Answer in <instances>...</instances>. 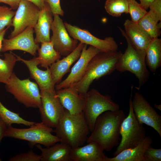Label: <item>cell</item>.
<instances>
[{
    "instance_id": "cell-23",
    "label": "cell",
    "mask_w": 161,
    "mask_h": 161,
    "mask_svg": "<svg viewBox=\"0 0 161 161\" xmlns=\"http://www.w3.org/2000/svg\"><path fill=\"white\" fill-rule=\"evenodd\" d=\"M152 142L150 136H146L137 146L124 150L114 157H107L106 161H145L144 153Z\"/></svg>"
},
{
    "instance_id": "cell-39",
    "label": "cell",
    "mask_w": 161,
    "mask_h": 161,
    "mask_svg": "<svg viewBox=\"0 0 161 161\" xmlns=\"http://www.w3.org/2000/svg\"><path fill=\"white\" fill-rule=\"evenodd\" d=\"M8 28V27L5 28L3 30L0 31V52L1 51L2 42L4 39V36Z\"/></svg>"
},
{
    "instance_id": "cell-26",
    "label": "cell",
    "mask_w": 161,
    "mask_h": 161,
    "mask_svg": "<svg viewBox=\"0 0 161 161\" xmlns=\"http://www.w3.org/2000/svg\"><path fill=\"white\" fill-rule=\"evenodd\" d=\"M38 51L40 65L45 68L49 67L61 58V55L55 49L51 41L41 43Z\"/></svg>"
},
{
    "instance_id": "cell-40",
    "label": "cell",
    "mask_w": 161,
    "mask_h": 161,
    "mask_svg": "<svg viewBox=\"0 0 161 161\" xmlns=\"http://www.w3.org/2000/svg\"><path fill=\"white\" fill-rule=\"evenodd\" d=\"M154 107L160 111L161 110V105H157L156 104H154Z\"/></svg>"
},
{
    "instance_id": "cell-7",
    "label": "cell",
    "mask_w": 161,
    "mask_h": 161,
    "mask_svg": "<svg viewBox=\"0 0 161 161\" xmlns=\"http://www.w3.org/2000/svg\"><path fill=\"white\" fill-rule=\"evenodd\" d=\"M84 97L85 104L83 112L91 132L100 115L107 111L120 109L119 105L113 100L110 95H103L95 89L88 91Z\"/></svg>"
},
{
    "instance_id": "cell-8",
    "label": "cell",
    "mask_w": 161,
    "mask_h": 161,
    "mask_svg": "<svg viewBox=\"0 0 161 161\" xmlns=\"http://www.w3.org/2000/svg\"><path fill=\"white\" fill-rule=\"evenodd\" d=\"M132 94L129 102V113L121 125L120 142L114 153L115 156L122 151L134 148L138 145L144 139L146 130L143 124L140 123L134 113L132 105Z\"/></svg>"
},
{
    "instance_id": "cell-5",
    "label": "cell",
    "mask_w": 161,
    "mask_h": 161,
    "mask_svg": "<svg viewBox=\"0 0 161 161\" xmlns=\"http://www.w3.org/2000/svg\"><path fill=\"white\" fill-rule=\"evenodd\" d=\"M53 130L43 122L35 123L30 128L18 129L7 126L4 137L28 141L30 145H34L39 144L48 147L61 140L56 135L52 134Z\"/></svg>"
},
{
    "instance_id": "cell-13",
    "label": "cell",
    "mask_w": 161,
    "mask_h": 161,
    "mask_svg": "<svg viewBox=\"0 0 161 161\" xmlns=\"http://www.w3.org/2000/svg\"><path fill=\"white\" fill-rule=\"evenodd\" d=\"M64 24L70 36L80 42L95 47L102 52L118 50V45L112 37L100 39L93 35L86 29H82L67 22H64Z\"/></svg>"
},
{
    "instance_id": "cell-18",
    "label": "cell",
    "mask_w": 161,
    "mask_h": 161,
    "mask_svg": "<svg viewBox=\"0 0 161 161\" xmlns=\"http://www.w3.org/2000/svg\"><path fill=\"white\" fill-rule=\"evenodd\" d=\"M84 44L79 42L70 54L52 64L49 67L53 82L55 85L60 83L64 75L69 72L72 64L80 57Z\"/></svg>"
},
{
    "instance_id": "cell-19",
    "label": "cell",
    "mask_w": 161,
    "mask_h": 161,
    "mask_svg": "<svg viewBox=\"0 0 161 161\" xmlns=\"http://www.w3.org/2000/svg\"><path fill=\"white\" fill-rule=\"evenodd\" d=\"M52 15L49 5L45 2L40 10L37 22L34 27L36 35L34 39L35 43L50 41V33L53 21Z\"/></svg>"
},
{
    "instance_id": "cell-1",
    "label": "cell",
    "mask_w": 161,
    "mask_h": 161,
    "mask_svg": "<svg viewBox=\"0 0 161 161\" xmlns=\"http://www.w3.org/2000/svg\"><path fill=\"white\" fill-rule=\"evenodd\" d=\"M125 117L122 109L103 113L97 118L87 143L95 142L103 151H111L119 143L121 125Z\"/></svg>"
},
{
    "instance_id": "cell-24",
    "label": "cell",
    "mask_w": 161,
    "mask_h": 161,
    "mask_svg": "<svg viewBox=\"0 0 161 161\" xmlns=\"http://www.w3.org/2000/svg\"><path fill=\"white\" fill-rule=\"evenodd\" d=\"M145 51L147 66L152 73L156 72L161 66V39H152Z\"/></svg>"
},
{
    "instance_id": "cell-28",
    "label": "cell",
    "mask_w": 161,
    "mask_h": 161,
    "mask_svg": "<svg viewBox=\"0 0 161 161\" xmlns=\"http://www.w3.org/2000/svg\"><path fill=\"white\" fill-rule=\"evenodd\" d=\"M0 117L7 126L13 124H23L30 126L35 122L27 121L20 116L18 113L12 112L5 107L0 100Z\"/></svg>"
},
{
    "instance_id": "cell-21",
    "label": "cell",
    "mask_w": 161,
    "mask_h": 161,
    "mask_svg": "<svg viewBox=\"0 0 161 161\" xmlns=\"http://www.w3.org/2000/svg\"><path fill=\"white\" fill-rule=\"evenodd\" d=\"M123 26L124 31L133 45L138 49L145 50L152 39L137 23L131 20L126 19Z\"/></svg>"
},
{
    "instance_id": "cell-41",
    "label": "cell",
    "mask_w": 161,
    "mask_h": 161,
    "mask_svg": "<svg viewBox=\"0 0 161 161\" xmlns=\"http://www.w3.org/2000/svg\"><path fill=\"white\" fill-rule=\"evenodd\" d=\"M1 159L0 158V161H1Z\"/></svg>"
},
{
    "instance_id": "cell-25",
    "label": "cell",
    "mask_w": 161,
    "mask_h": 161,
    "mask_svg": "<svg viewBox=\"0 0 161 161\" xmlns=\"http://www.w3.org/2000/svg\"><path fill=\"white\" fill-rule=\"evenodd\" d=\"M161 16L149 10L138 22L139 26L152 39L158 38L160 34Z\"/></svg>"
},
{
    "instance_id": "cell-36",
    "label": "cell",
    "mask_w": 161,
    "mask_h": 161,
    "mask_svg": "<svg viewBox=\"0 0 161 161\" xmlns=\"http://www.w3.org/2000/svg\"><path fill=\"white\" fill-rule=\"evenodd\" d=\"M7 126L0 117V143L2 138L4 137V134Z\"/></svg>"
},
{
    "instance_id": "cell-20",
    "label": "cell",
    "mask_w": 161,
    "mask_h": 161,
    "mask_svg": "<svg viewBox=\"0 0 161 161\" xmlns=\"http://www.w3.org/2000/svg\"><path fill=\"white\" fill-rule=\"evenodd\" d=\"M84 145L71 148V161H106L107 157L103 151L95 142Z\"/></svg>"
},
{
    "instance_id": "cell-12",
    "label": "cell",
    "mask_w": 161,
    "mask_h": 161,
    "mask_svg": "<svg viewBox=\"0 0 161 161\" xmlns=\"http://www.w3.org/2000/svg\"><path fill=\"white\" fill-rule=\"evenodd\" d=\"M53 15L51 29L52 35L50 38V41L55 49L61 55L66 56L76 48L79 41L71 38L59 15L57 14Z\"/></svg>"
},
{
    "instance_id": "cell-2",
    "label": "cell",
    "mask_w": 161,
    "mask_h": 161,
    "mask_svg": "<svg viewBox=\"0 0 161 161\" xmlns=\"http://www.w3.org/2000/svg\"><path fill=\"white\" fill-rule=\"evenodd\" d=\"M122 53L117 50L97 54L89 61L83 77L73 87L84 97L94 81L110 75L116 70Z\"/></svg>"
},
{
    "instance_id": "cell-14",
    "label": "cell",
    "mask_w": 161,
    "mask_h": 161,
    "mask_svg": "<svg viewBox=\"0 0 161 161\" xmlns=\"http://www.w3.org/2000/svg\"><path fill=\"white\" fill-rule=\"evenodd\" d=\"M87 45L84 44L81 55L68 76L63 80L57 84V90L72 87L75 85L82 78L86 70L91 59L101 51L97 48L90 46L87 48Z\"/></svg>"
},
{
    "instance_id": "cell-4",
    "label": "cell",
    "mask_w": 161,
    "mask_h": 161,
    "mask_svg": "<svg viewBox=\"0 0 161 161\" xmlns=\"http://www.w3.org/2000/svg\"><path fill=\"white\" fill-rule=\"evenodd\" d=\"M127 41V46L117 64L116 70L123 72L129 71L134 74L138 80L139 90L148 80L150 72L145 61V51L137 49L132 44L124 31L118 27Z\"/></svg>"
},
{
    "instance_id": "cell-11",
    "label": "cell",
    "mask_w": 161,
    "mask_h": 161,
    "mask_svg": "<svg viewBox=\"0 0 161 161\" xmlns=\"http://www.w3.org/2000/svg\"><path fill=\"white\" fill-rule=\"evenodd\" d=\"M131 103L134 113L139 122L152 127L161 137V116L138 92L135 93Z\"/></svg>"
},
{
    "instance_id": "cell-22",
    "label": "cell",
    "mask_w": 161,
    "mask_h": 161,
    "mask_svg": "<svg viewBox=\"0 0 161 161\" xmlns=\"http://www.w3.org/2000/svg\"><path fill=\"white\" fill-rule=\"evenodd\" d=\"M36 146L41 152V161H71V148L60 142L46 148L38 144Z\"/></svg>"
},
{
    "instance_id": "cell-30",
    "label": "cell",
    "mask_w": 161,
    "mask_h": 161,
    "mask_svg": "<svg viewBox=\"0 0 161 161\" xmlns=\"http://www.w3.org/2000/svg\"><path fill=\"white\" fill-rule=\"evenodd\" d=\"M147 13L146 10L140 3L135 0H129V13L130 14L132 21L138 23Z\"/></svg>"
},
{
    "instance_id": "cell-16",
    "label": "cell",
    "mask_w": 161,
    "mask_h": 161,
    "mask_svg": "<svg viewBox=\"0 0 161 161\" xmlns=\"http://www.w3.org/2000/svg\"><path fill=\"white\" fill-rule=\"evenodd\" d=\"M18 61L23 62L28 68L31 77L35 81L41 91L55 94V85L54 84L49 67L45 70L40 69L38 66L40 61L38 58L34 57L30 60L24 59L13 53Z\"/></svg>"
},
{
    "instance_id": "cell-34",
    "label": "cell",
    "mask_w": 161,
    "mask_h": 161,
    "mask_svg": "<svg viewBox=\"0 0 161 161\" xmlns=\"http://www.w3.org/2000/svg\"><path fill=\"white\" fill-rule=\"evenodd\" d=\"M45 1L49 5L53 15L57 14L64 16V12L61 7L60 0H45Z\"/></svg>"
},
{
    "instance_id": "cell-32",
    "label": "cell",
    "mask_w": 161,
    "mask_h": 161,
    "mask_svg": "<svg viewBox=\"0 0 161 161\" xmlns=\"http://www.w3.org/2000/svg\"><path fill=\"white\" fill-rule=\"evenodd\" d=\"M41 155L35 154L32 150L22 153L11 157L10 161H40Z\"/></svg>"
},
{
    "instance_id": "cell-10",
    "label": "cell",
    "mask_w": 161,
    "mask_h": 161,
    "mask_svg": "<svg viewBox=\"0 0 161 161\" xmlns=\"http://www.w3.org/2000/svg\"><path fill=\"white\" fill-rule=\"evenodd\" d=\"M41 104L38 108L42 122L47 126L55 128L64 115L65 109L56 94L41 91Z\"/></svg>"
},
{
    "instance_id": "cell-35",
    "label": "cell",
    "mask_w": 161,
    "mask_h": 161,
    "mask_svg": "<svg viewBox=\"0 0 161 161\" xmlns=\"http://www.w3.org/2000/svg\"><path fill=\"white\" fill-rule=\"evenodd\" d=\"M20 0H0V2L7 4L13 10L17 9Z\"/></svg>"
},
{
    "instance_id": "cell-17",
    "label": "cell",
    "mask_w": 161,
    "mask_h": 161,
    "mask_svg": "<svg viewBox=\"0 0 161 161\" xmlns=\"http://www.w3.org/2000/svg\"><path fill=\"white\" fill-rule=\"evenodd\" d=\"M56 95L64 109L72 114L83 112L85 104L84 97L73 87L61 89Z\"/></svg>"
},
{
    "instance_id": "cell-3",
    "label": "cell",
    "mask_w": 161,
    "mask_h": 161,
    "mask_svg": "<svg viewBox=\"0 0 161 161\" xmlns=\"http://www.w3.org/2000/svg\"><path fill=\"white\" fill-rule=\"evenodd\" d=\"M53 131L60 139V142L73 148L83 145L90 131L83 112L72 114L65 110L64 115Z\"/></svg>"
},
{
    "instance_id": "cell-6",
    "label": "cell",
    "mask_w": 161,
    "mask_h": 161,
    "mask_svg": "<svg viewBox=\"0 0 161 161\" xmlns=\"http://www.w3.org/2000/svg\"><path fill=\"white\" fill-rule=\"evenodd\" d=\"M5 84L7 91L26 107L39 108L41 106V92L36 83L29 78L21 80L13 72Z\"/></svg>"
},
{
    "instance_id": "cell-15",
    "label": "cell",
    "mask_w": 161,
    "mask_h": 161,
    "mask_svg": "<svg viewBox=\"0 0 161 161\" xmlns=\"http://www.w3.org/2000/svg\"><path fill=\"white\" fill-rule=\"evenodd\" d=\"M34 31V27H29L13 38H4L1 51L21 50L35 56L40 47L39 44L35 42Z\"/></svg>"
},
{
    "instance_id": "cell-9",
    "label": "cell",
    "mask_w": 161,
    "mask_h": 161,
    "mask_svg": "<svg viewBox=\"0 0 161 161\" xmlns=\"http://www.w3.org/2000/svg\"><path fill=\"white\" fill-rule=\"evenodd\" d=\"M40 10L35 5L27 0H20L17 10L12 19L14 29L8 36L13 38L28 27H34Z\"/></svg>"
},
{
    "instance_id": "cell-31",
    "label": "cell",
    "mask_w": 161,
    "mask_h": 161,
    "mask_svg": "<svg viewBox=\"0 0 161 161\" xmlns=\"http://www.w3.org/2000/svg\"><path fill=\"white\" fill-rule=\"evenodd\" d=\"M16 11L11 8L5 6H0V31L6 27L12 26V19Z\"/></svg>"
},
{
    "instance_id": "cell-38",
    "label": "cell",
    "mask_w": 161,
    "mask_h": 161,
    "mask_svg": "<svg viewBox=\"0 0 161 161\" xmlns=\"http://www.w3.org/2000/svg\"><path fill=\"white\" fill-rule=\"evenodd\" d=\"M154 0H139L140 4L146 10H147L150 4Z\"/></svg>"
},
{
    "instance_id": "cell-29",
    "label": "cell",
    "mask_w": 161,
    "mask_h": 161,
    "mask_svg": "<svg viewBox=\"0 0 161 161\" xmlns=\"http://www.w3.org/2000/svg\"><path fill=\"white\" fill-rule=\"evenodd\" d=\"M129 0H106L104 7L107 12L112 16L118 17L123 13H129Z\"/></svg>"
},
{
    "instance_id": "cell-37",
    "label": "cell",
    "mask_w": 161,
    "mask_h": 161,
    "mask_svg": "<svg viewBox=\"0 0 161 161\" xmlns=\"http://www.w3.org/2000/svg\"><path fill=\"white\" fill-rule=\"evenodd\" d=\"M33 3L41 10L45 4V0H27Z\"/></svg>"
},
{
    "instance_id": "cell-33",
    "label": "cell",
    "mask_w": 161,
    "mask_h": 161,
    "mask_svg": "<svg viewBox=\"0 0 161 161\" xmlns=\"http://www.w3.org/2000/svg\"><path fill=\"white\" fill-rule=\"evenodd\" d=\"M144 157L145 161H161V149L154 148L150 146L145 151Z\"/></svg>"
},
{
    "instance_id": "cell-27",
    "label": "cell",
    "mask_w": 161,
    "mask_h": 161,
    "mask_svg": "<svg viewBox=\"0 0 161 161\" xmlns=\"http://www.w3.org/2000/svg\"><path fill=\"white\" fill-rule=\"evenodd\" d=\"M18 61L11 52L5 53L4 59L0 58V83H6L13 73L14 67Z\"/></svg>"
}]
</instances>
